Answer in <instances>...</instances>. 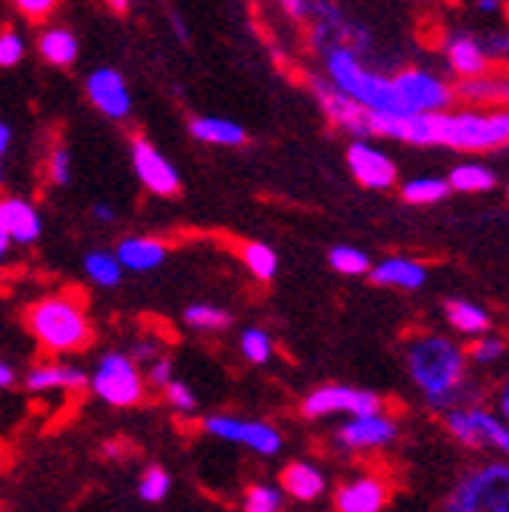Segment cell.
<instances>
[{
	"mask_svg": "<svg viewBox=\"0 0 509 512\" xmlns=\"http://www.w3.org/2000/svg\"><path fill=\"white\" fill-rule=\"evenodd\" d=\"M403 360L406 375L416 384L425 406H431L435 413H444V409L460 403H472L478 397L469 375V356L447 335L422 331V335L406 341Z\"/></svg>",
	"mask_w": 509,
	"mask_h": 512,
	"instance_id": "obj_1",
	"label": "cell"
},
{
	"mask_svg": "<svg viewBox=\"0 0 509 512\" xmlns=\"http://www.w3.org/2000/svg\"><path fill=\"white\" fill-rule=\"evenodd\" d=\"M25 328H29V335L38 341L44 353H54V356L79 353L94 338L85 306L66 294H50V297L35 300L29 310H25Z\"/></svg>",
	"mask_w": 509,
	"mask_h": 512,
	"instance_id": "obj_2",
	"label": "cell"
},
{
	"mask_svg": "<svg viewBox=\"0 0 509 512\" xmlns=\"http://www.w3.org/2000/svg\"><path fill=\"white\" fill-rule=\"evenodd\" d=\"M322 66H325V79L332 82L341 94L356 100V104H360L363 110H369V113H391V116L400 113L391 75L366 66L363 57L356 54L353 47H347V44L325 47Z\"/></svg>",
	"mask_w": 509,
	"mask_h": 512,
	"instance_id": "obj_3",
	"label": "cell"
},
{
	"mask_svg": "<svg viewBox=\"0 0 509 512\" xmlns=\"http://www.w3.org/2000/svg\"><path fill=\"white\" fill-rule=\"evenodd\" d=\"M438 147L456 153H497L509 147V107H450L435 116Z\"/></svg>",
	"mask_w": 509,
	"mask_h": 512,
	"instance_id": "obj_4",
	"label": "cell"
},
{
	"mask_svg": "<svg viewBox=\"0 0 509 512\" xmlns=\"http://www.w3.org/2000/svg\"><path fill=\"white\" fill-rule=\"evenodd\" d=\"M441 512H509V463L475 466L456 478Z\"/></svg>",
	"mask_w": 509,
	"mask_h": 512,
	"instance_id": "obj_5",
	"label": "cell"
},
{
	"mask_svg": "<svg viewBox=\"0 0 509 512\" xmlns=\"http://www.w3.org/2000/svg\"><path fill=\"white\" fill-rule=\"evenodd\" d=\"M441 416L447 434L456 444H463L469 450H488L509 459V422L500 419V413H494V409L472 400L444 409Z\"/></svg>",
	"mask_w": 509,
	"mask_h": 512,
	"instance_id": "obj_6",
	"label": "cell"
},
{
	"mask_svg": "<svg viewBox=\"0 0 509 512\" xmlns=\"http://www.w3.org/2000/svg\"><path fill=\"white\" fill-rule=\"evenodd\" d=\"M88 388L97 400H104L113 409H129L144 400L147 381L141 366L132 360L129 353L110 350L97 360L94 372L88 375Z\"/></svg>",
	"mask_w": 509,
	"mask_h": 512,
	"instance_id": "obj_7",
	"label": "cell"
},
{
	"mask_svg": "<svg viewBox=\"0 0 509 512\" xmlns=\"http://www.w3.org/2000/svg\"><path fill=\"white\" fill-rule=\"evenodd\" d=\"M400 113H444L456 104L453 82L425 66H406L391 75Z\"/></svg>",
	"mask_w": 509,
	"mask_h": 512,
	"instance_id": "obj_8",
	"label": "cell"
},
{
	"mask_svg": "<svg viewBox=\"0 0 509 512\" xmlns=\"http://www.w3.org/2000/svg\"><path fill=\"white\" fill-rule=\"evenodd\" d=\"M200 428L216 441L244 447L257 456H278L285 447L282 431L269 422H260V419H238V416H228V413H213V416L203 419Z\"/></svg>",
	"mask_w": 509,
	"mask_h": 512,
	"instance_id": "obj_9",
	"label": "cell"
},
{
	"mask_svg": "<svg viewBox=\"0 0 509 512\" xmlns=\"http://www.w3.org/2000/svg\"><path fill=\"white\" fill-rule=\"evenodd\" d=\"M385 409L375 391L353 388V384H319L300 403V413L307 419H332V416H366Z\"/></svg>",
	"mask_w": 509,
	"mask_h": 512,
	"instance_id": "obj_10",
	"label": "cell"
},
{
	"mask_svg": "<svg viewBox=\"0 0 509 512\" xmlns=\"http://www.w3.org/2000/svg\"><path fill=\"white\" fill-rule=\"evenodd\" d=\"M400 425L391 413L378 409V413H366V416H347V422H341L332 434V444L341 453H375L385 450L397 441Z\"/></svg>",
	"mask_w": 509,
	"mask_h": 512,
	"instance_id": "obj_11",
	"label": "cell"
},
{
	"mask_svg": "<svg viewBox=\"0 0 509 512\" xmlns=\"http://www.w3.org/2000/svg\"><path fill=\"white\" fill-rule=\"evenodd\" d=\"M347 169L369 191H391L397 185V163L369 138H353L347 144Z\"/></svg>",
	"mask_w": 509,
	"mask_h": 512,
	"instance_id": "obj_12",
	"label": "cell"
},
{
	"mask_svg": "<svg viewBox=\"0 0 509 512\" xmlns=\"http://www.w3.org/2000/svg\"><path fill=\"white\" fill-rule=\"evenodd\" d=\"M132 166H135L138 182L150 194H157V197H175L178 191H182V178H178V169L144 135H135L132 138Z\"/></svg>",
	"mask_w": 509,
	"mask_h": 512,
	"instance_id": "obj_13",
	"label": "cell"
},
{
	"mask_svg": "<svg viewBox=\"0 0 509 512\" xmlns=\"http://www.w3.org/2000/svg\"><path fill=\"white\" fill-rule=\"evenodd\" d=\"M310 91L316 97L322 116L332 122L338 132H347L353 138H369V110H363L356 100L341 94L328 79H313Z\"/></svg>",
	"mask_w": 509,
	"mask_h": 512,
	"instance_id": "obj_14",
	"label": "cell"
},
{
	"mask_svg": "<svg viewBox=\"0 0 509 512\" xmlns=\"http://www.w3.org/2000/svg\"><path fill=\"white\" fill-rule=\"evenodd\" d=\"M441 57H444V66L447 72L453 75V82L460 79H475V75H485L494 69L488 50H485V41L472 32H447L444 41H441Z\"/></svg>",
	"mask_w": 509,
	"mask_h": 512,
	"instance_id": "obj_15",
	"label": "cell"
},
{
	"mask_svg": "<svg viewBox=\"0 0 509 512\" xmlns=\"http://www.w3.org/2000/svg\"><path fill=\"white\" fill-rule=\"evenodd\" d=\"M85 91H88L91 107L100 116L116 119V122L129 119V113H132V91H129V85H125L119 69H110V66L91 69L88 79H85Z\"/></svg>",
	"mask_w": 509,
	"mask_h": 512,
	"instance_id": "obj_16",
	"label": "cell"
},
{
	"mask_svg": "<svg viewBox=\"0 0 509 512\" xmlns=\"http://www.w3.org/2000/svg\"><path fill=\"white\" fill-rule=\"evenodd\" d=\"M391 500V484L378 475H353L338 484L335 512H381Z\"/></svg>",
	"mask_w": 509,
	"mask_h": 512,
	"instance_id": "obj_17",
	"label": "cell"
},
{
	"mask_svg": "<svg viewBox=\"0 0 509 512\" xmlns=\"http://www.w3.org/2000/svg\"><path fill=\"white\" fill-rule=\"evenodd\" d=\"M456 104L463 107H509V69L485 72L475 79L453 82Z\"/></svg>",
	"mask_w": 509,
	"mask_h": 512,
	"instance_id": "obj_18",
	"label": "cell"
},
{
	"mask_svg": "<svg viewBox=\"0 0 509 512\" xmlns=\"http://www.w3.org/2000/svg\"><path fill=\"white\" fill-rule=\"evenodd\" d=\"M0 228H4L13 244L32 247L41 238L44 222L35 203L22 197H0Z\"/></svg>",
	"mask_w": 509,
	"mask_h": 512,
	"instance_id": "obj_19",
	"label": "cell"
},
{
	"mask_svg": "<svg viewBox=\"0 0 509 512\" xmlns=\"http://www.w3.org/2000/svg\"><path fill=\"white\" fill-rule=\"evenodd\" d=\"M369 278L378 288L394 291H419L428 285V266L413 256H385L369 269Z\"/></svg>",
	"mask_w": 509,
	"mask_h": 512,
	"instance_id": "obj_20",
	"label": "cell"
},
{
	"mask_svg": "<svg viewBox=\"0 0 509 512\" xmlns=\"http://www.w3.org/2000/svg\"><path fill=\"white\" fill-rule=\"evenodd\" d=\"M278 488H282L285 497H291L297 503H316L328 491V478L316 463H310V459H294V463H288L282 469Z\"/></svg>",
	"mask_w": 509,
	"mask_h": 512,
	"instance_id": "obj_21",
	"label": "cell"
},
{
	"mask_svg": "<svg viewBox=\"0 0 509 512\" xmlns=\"http://www.w3.org/2000/svg\"><path fill=\"white\" fill-rule=\"evenodd\" d=\"M25 388L32 394H79L88 388V375L69 363H41L25 375Z\"/></svg>",
	"mask_w": 509,
	"mask_h": 512,
	"instance_id": "obj_22",
	"label": "cell"
},
{
	"mask_svg": "<svg viewBox=\"0 0 509 512\" xmlns=\"http://www.w3.org/2000/svg\"><path fill=\"white\" fill-rule=\"evenodd\" d=\"M116 260L122 263V269L129 272H154L166 263L169 247L160 238H144V235H132V238H122L116 244Z\"/></svg>",
	"mask_w": 509,
	"mask_h": 512,
	"instance_id": "obj_23",
	"label": "cell"
},
{
	"mask_svg": "<svg viewBox=\"0 0 509 512\" xmlns=\"http://www.w3.org/2000/svg\"><path fill=\"white\" fill-rule=\"evenodd\" d=\"M444 319L456 335H463V338H478V335H485V331L494 328V319L485 306L472 303L466 297H450L444 303Z\"/></svg>",
	"mask_w": 509,
	"mask_h": 512,
	"instance_id": "obj_24",
	"label": "cell"
},
{
	"mask_svg": "<svg viewBox=\"0 0 509 512\" xmlns=\"http://www.w3.org/2000/svg\"><path fill=\"white\" fill-rule=\"evenodd\" d=\"M191 135L203 144H213V147H244L247 144L244 128L232 119H222V116L191 119Z\"/></svg>",
	"mask_w": 509,
	"mask_h": 512,
	"instance_id": "obj_25",
	"label": "cell"
},
{
	"mask_svg": "<svg viewBox=\"0 0 509 512\" xmlns=\"http://www.w3.org/2000/svg\"><path fill=\"white\" fill-rule=\"evenodd\" d=\"M444 178H447L450 191H456V194H488L497 188V172L478 160L456 163Z\"/></svg>",
	"mask_w": 509,
	"mask_h": 512,
	"instance_id": "obj_26",
	"label": "cell"
},
{
	"mask_svg": "<svg viewBox=\"0 0 509 512\" xmlns=\"http://www.w3.org/2000/svg\"><path fill=\"white\" fill-rule=\"evenodd\" d=\"M450 197V185L444 175H416L406 178L400 185V200L410 203V207H435Z\"/></svg>",
	"mask_w": 509,
	"mask_h": 512,
	"instance_id": "obj_27",
	"label": "cell"
},
{
	"mask_svg": "<svg viewBox=\"0 0 509 512\" xmlns=\"http://www.w3.org/2000/svg\"><path fill=\"white\" fill-rule=\"evenodd\" d=\"M38 54L44 63L50 66H72L75 57H79V38H75L69 29H60V25H54V29H44L38 35Z\"/></svg>",
	"mask_w": 509,
	"mask_h": 512,
	"instance_id": "obj_28",
	"label": "cell"
},
{
	"mask_svg": "<svg viewBox=\"0 0 509 512\" xmlns=\"http://www.w3.org/2000/svg\"><path fill=\"white\" fill-rule=\"evenodd\" d=\"M85 275L100 288H116L122 281V263L116 260V253L110 250H88L82 260Z\"/></svg>",
	"mask_w": 509,
	"mask_h": 512,
	"instance_id": "obj_29",
	"label": "cell"
},
{
	"mask_svg": "<svg viewBox=\"0 0 509 512\" xmlns=\"http://www.w3.org/2000/svg\"><path fill=\"white\" fill-rule=\"evenodd\" d=\"M506 353H509V344L503 335H497V331H485V335H478L472 338L466 356H469V366H481V369H488V366H497L506 360Z\"/></svg>",
	"mask_w": 509,
	"mask_h": 512,
	"instance_id": "obj_30",
	"label": "cell"
},
{
	"mask_svg": "<svg viewBox=\"0 0 509 512\" xmlns=\"http://www.w3.org/2000/svg\"><path fill=\"white\" fill-rule=\"evenodd\" d=\"M241 263L257 281H272L278 272V253L263 241H247L241 247Z\"/></svg>",
	"mask_w": 509,
	"mask_h": 512,
	"instance_id": "obj_31",
	"label": "cell"
},
{
	"mask_svg": "<svg viewBox=\"0 0 509 512\" xmlns=\"http://www.w3.org/2000/svg\"><path fill=\"white\" fill-rule=\"evenodd\" d=\"M285 509V494L278 484H247L241 497V512H282Z\"/></svg>",
	"mask_w": 509,
	"mask_h": 512,
	"instance_id": "obj_32",
	"label": "cell"
},
{
	"mask_svg": "<svg viewBox=\"0 0 509 512\" xmlns=\"http://www.w3.org/2000/svg\"><path fill=\"white\" fill-rule=\"evenodd\" d=\"M328 263H332V269L338 275H347V278L369 275V269H372L369 253L360 247H350V244H338V247L328 250Z\"/></svg>",
	"mask_w": 509,
	"mask_h": 512,
	"instance_id": "obj_33",
	"label": "cell"
},
{
	"mask_svg": "<svg viewBox=\"0 0 509 512\" xmlns=\"http://www.w3.org/2000/svg\"><path fill=\"white\" fill-rule=\"evenodd\" d=\"M182 319L194 331H222V328L232 325V313H225L222 306H213V303H191V306H185Z\"/></svg>",
	"mask_w": 509,
	"mask_h": 512,
	"instance_id": "obj_34",
	"label": "cell"
},
{
	"mask_svg": "<svg viewBox=\"0 0 509 512\" xmlns=\"http://www.w3.org/2000/svg\"><path fill=\"white\" fill-rule=\"evenodd\" d=\"M238 347H241V356L250 366H266L272 360V338L263 328H244Z\"/></svg>",
	"mask_w": 509,
	"mask_h": 512,
	"instance_id": "obj_35",
	"label": "cell"
},
{
	"mask_svg": "<svg viewBox=\"0 0 509 512\" xmlns=\"http://www.w3.org/2000/svg\"><path fill=\"white\" fill-rule=\"evenodd\" d=\"M172 491V475L163 466H147L138 478V497L144 503H163Z\"/></svg>",
	"mask_w": 509,
	"mask_h": 512,
	"instance_id": "obj_36",
	"label": "cell"
},
{
	"mask_svg": "<svg viewBox=\"0 0 509 512\" xmlns=\"http://www.w3.org/2000/svg\"><path fill=\"white\" fill-rule=\"evenodd\" d=\"M163 397H166V403L175 409V413H182V416H188V413H194L197 409V394L188 388L185 381H178V378H172L166 388H163Z\"/></svg>",
	"mask_w": 509,
	"mask_h": 512,
	"instance_id": "obj_37",
	"label": "cell"
},
{
	"mask_svg": "<svg viewBox=\"0 0 509 512\" xmlns=\"http://www.w3.org/2000/svg\"><path fill=\"white\" fill-rule=\"evenodd\" d=\"M69 175H72V157L66 147H54L47 153V182L50 185H69Z\"/></svg>",
	"mask_w": 509,
	"mask_h": 512,
	"instance_id": "obj_38",
	"label": "cell"
},
{
	"mask_svg": "<svg viewBox=\"0 0 509 512\" xmlns=\"http://www.w3.org/2000/svg\"><path fill=\"white\" fill-rule=\"evenodd\" d=\"M25 57V41L19 32H0V69H13Z\"/></svg>",
	"mask_w": 509,
	"mask_h": 512,
	"instance_id": "obj_39",
	"label": "cell"
},
{
	"mask_svg": "<svg viewBox=\"0 0 509 512\" xmlns=\"http://www.w3.org/2000/svg\"><path fill=\"white\" fill-rule=\"evenodd\" d=\"M481 41H485V50H488L491 63L509 69V29H494L488 38H481Z\"/></svg>",
	"mask_w": 509,
	"mask_h": 512,
	"instance_id": "obj_40",
	"label": "cell"
},
{
	"mask_svg": "<svg viewBox=\"0 0 509 512\" xmlns=\"http://www.w3.org/2000/svg\"><path fill=\"white\" fill-rule=\"evenodd\" d=\"M175 378V366H172V360L169 356H154V360L147 363V375H144V381H150L154 388H166V384Z\"/></svg>",
	"mask_w": 509,
	"mask_h": 512,
	"instance_id": "obj_41",
	"label": "cell"
},
{
	"mask_svg": "<svg viewBox=\"0 0 509 512\" xmlns=\"http://www.w3.org/2000/svg\"><path fill=\"white\" fill-rule=\"evenodd\" d=\"M13 7H16L25 19L41 22V19H47L50 13L57 10V0H13Z\"/></svg>",
	"mask_w": 509,
	"mask_h": 512,
	"instance_id": "obj_42",
	"label": "cell"
},
{
	"mask_svg": "<svg viewBox=\"0 0 509 512\" xmlns=\"http://www.w3.org/2000/svg\"><path fill=\"white\" fill-rule=\"evenodd\" d=\"M129 356L132 360L141 366H147L150 360H154V356H160V344H157V338H138L135 344H132V350H129Z\"/></svg>",
	"mask_w": 509,
	"mask_h": 512,
	"instance_id": "obj_43",
	"label": "cell"
},
{
	"mask_svg": "<svg viewBox=\"0 0 509 512\" xmlns=\"http://www.w3.org/2000/svg\"><path fill=\"white\" fill-rule=\"evenodd\" d=\"M282 4V10L291 16V19H303L310 10H307V0H278Z\"/></svg>",
	"mask_w": 509,
	"mask_h": 512,
	"instance_id": "obj_44",
	"label": "cell"
},
{
	"mask_svg": "<svg viewBox=\"0 0 509 512\" xmlns=\"http://www.w3.org/2000/svg\"><path fill=\"white\" fill-rule=\"evenodd\" d=\"M475 7L485 16H500L506 10V0H475Z\"/></svg>",
	"mask_w": 509,
	"mask_h": 512,
	"instance_id": "obj_45",
	"label": "cell"
},
{
	"mask_svg": "<svg viewBox=\"0 0 509 512\" xmlns=\"http://www.w3.org/2000/svg\"><path fill=\"white\" fill-rule=\"evenodd\" d=\"M104 456L110 459V463H119V459L129 456V444H122V441H110V444L104 447Z\"/></svg>",
	"mask_w": 509,
	"mask_h": 512,
	"instance_id": "obj_46",
	"label": "cell"
},
{
	"mask_svg": "<svg viewBox=\"0 0 509 512\" xmlns=\"http://www.w3.org/2000/svg\"><path fill=\"white\" fill-rule=\"evenodd\" d=\"M497 413H500V419L509 422V378L500 384V391H497Z\"/></svg>",
	"mask_w": 509,
	"mask_h": 512,
	"instance_id": "obj_47",
	"label": "cell"
},
{
	"mask_svg": "<svg viewBox=\"0 0 509 512\" xmlns=\"http://www.w3.org/2000/svg\"><path fill=\"white\" fill-rule=\"evenodd\" d=\"M91 216H94L97 222H116V210H113V207H107V203H94Z\"/></svg>",
	"mask_w": 509,
	"mask_h": 512,
	"instance_id": "obj_48",
	"label": "cell"
},
{
	"mask_svg": "<svg viewBox=\"0 0 509 512\" xmlns=\"http://www.w3.org/2000/svg\"><path fill=\"white\" fill-rule=\"evenodd\" d=\"M13 144V128L7 122H0V160H4V153L10 150Z\"/></svg>",
	"mask_w": 509,
	"mask_h": 512,
	"instance_id": "obj_49",
	"label": "cell"
},
{
	"mask_svg": "<svg viewBox=\"0 0 509 512\" xmlns=\"http://www.w3.org/2000/svg\"><path fill=\"white\" fill-rule=\"evenodd\" d=\"M13 381H16V372H13V366L0 360V388H10Z\"/></svg>",
	"mask_w": 509,
	"mask_h": 512,
	"instance_id": "obj_50",
	"label": "cell"
},
{
	"mask_svg": "<svg viewBox=\"0 0 509 512\" xmlns=\"http://www.w3.org/2000/svg\"><path fill=\"white\" fill-rule=\"evenodd\" d=\"M10 250H13V241L7 238V232H4V228H0V263H7Z\"/></svg>",
	"mask_w": 509,
	"mask_h": 512,
	"instance_id": "obj_51",
	"label": "cell"
},
{
	"mask_svg": "<svg viewBox=\"0 0 509 512\" xmlns=\"http://www.w3.org/2000/svg\"><path fill=\"white\" fill-rule=\"evenodd\" d=\"M107 7H110L113 13H129L132 0H107Z\"/></svg>",
	"mask_w": 509,
	"mask_h": 512,
	"instance_id": "obj_52",
	"label": "cell"
},
{
	"mask_svg": "<svg viewBox=\"0 0 509 512\" xmlns=\"http://www.w3.org/2000/svg\"><path fill=\"white\" fill-rule=\"evenodd\" d=\"M172 25H175V32H178V38H182V41H185V38H188V32H185V22H182V19H178V16H172Z\"/></svg>",
	"mask_w": 509,
	"mask_h": 512,
	"instance_id": "obj_53",
	"label": "cell"
},
{
	"mask_svg": "<svg viewBox=\"0 0 509 512\" xmlns=\"http://www.w3.org/2000/svg\"><path fill=\"white\" fill-rule=\"evenodd\" d=\"M0 185H4V163H0Z\"/></svg>",
	"mask_w": 509,
	"mask_h": 512,
	"instance_id": "obj_54",
	"label": "cell"
},
{
	"mask_svg": "<svg viewBox=\"0 0 509 512\" xmlns=\"http://www.w3.org/2000/svg\"><path fill=\"white\" fill-rule=\"evenodd\" d=\"M506 197H509V182H506Z\"/></svg>",
	"mask_w": 509,
	"mask_h": 512,
	"instance_id": "obj_55",
	"label": "cell"
}]
</instances>
